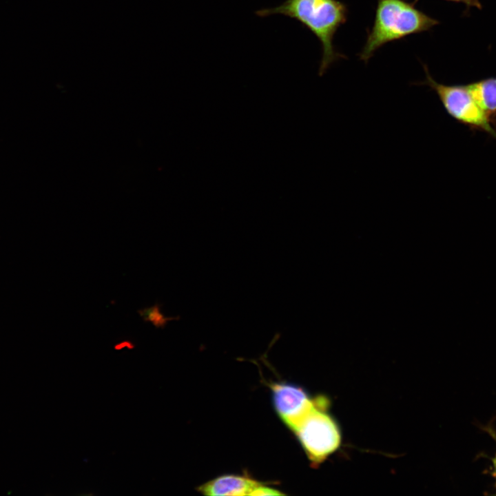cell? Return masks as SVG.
Masks as SVG:
<instances>
[{"instance_id":"cell-4","label":"cell","mask_w":496,"mask_h":496,"mask_svg":"<svg viewBox=\"0 0 496 496\" xmlns=\"http://www.w3.org/2000/svg\"><path fill=\"white\" fill-rule=\"evenodd\" d=\"M425 79L416 85H427L437 96L446 114L471 131L487 134L496 141V124L479 106L467 84L447 85L436 81L423 65Z\"/></svg>"},{"instance_id":"cell-3","label":"cell","mask_w":496,"mask_h":496,"mask_svg":"<svg viewBox=\"0 0 496 496\" xmlns=\"http://www.w3.org/2000/svg\"><path fill=\"white\" fill-rule=\"evenodd\" d=\"M330 407L329 397L316 396L313 408L293 432L313 466L323 463L342 444L341 427Z\"/></svg>"},{"instance_id":"cell-1","label":"cell","mask_w":496,"mask_h":496,"mask_svg":"<svg viewBox=\"0 0 496 496\" xmlns=\"http://www.w3.org/2000/svg\"><path fill=\"white\" fill-rule=\"evenodd\" d=\"M348 13L347 6L339 0H285L276 7L255 12L260 17L281 14L295 19L313 33L322 47L320 76L338 59H347L335 50L333 38L338 28L347 22Z\"/></svg>"},{"instance_id":"cell-10","label":"cell","mask_w":496,"mask_h":496,"mask_svg":"<svg viewBox=\"0 0 496 496\" xmlns=\"http://www.w3.org/2000/svg\"><path fill=\"white\" fill-rule=\"evenodd\" d=\"M483 429L486 431L495 441L496 442V431L495 428L492 426V425H487L484 426L483 427ZM491 461V474L492 476L494 477L495 483H494V487L496 490V452L495 455L490 458ZM496 494V492H495Z\"/></svg>"},{"instance_id":"cell-7","label":"cell","mask_w":496,"mask_h":496,"mask_svg":"<svg viewBox=\"0 0 496 496\" xmlns=\"http://www.w3.org/2000/svg\"><path fill=\"white\" fill-rule=\"evenodd\" d=\"M467 85L476 103L496 124V76L482 79Z\"/></svg>"},{"instance_id":"cell-11","label":"cell","mask_w":496,"mask_h":496,"mask_svg":"<svg viewBox=\"0 0 496 496\" xmlns=\"http://www.w3.org/2000/svg\"><path fill=\"white\" fill-rule=\"evenodd\" d=\"M419 0H414L413 2L415 3H416ZM444 1L463 3L466 6L467 10H468L470 8H472V7L476 8L479 10H481L482 8V5L479 0H444Z\"/></svg>"},{"instance_id":"cell-9","label":"cell","mask_w":496,"mask_h":496,"mask_svg":"<svg viewBox=\"0 0 496 496\" xmlns=\"http://www.w3.org/2000/svg\"><path fill=\"white\" fill-rule=\"evenodd\" d=\"M279 490L265 485L263 483L258 484L249 494L254 496H265V495H284Z\"/></svg>"},{"instance_id":"cell-6","label":"cell","mask_w":496,"mask_h":496,"mask_svg":"<svg viewBox=\"0 0 496 496\" xmlns=\"http://www.w3.org/2000/svg\"><path fill=\"white\" fill-rule=\"evenodd\" d=\"M261 482L247 475H220L199 486L197 490L205 495H249Z\"/></svg>"},{"instance_id":"cell-2","label":"cell","mask_w":496,"mask_h":496,"mask_svg":"<svg viewBox=\"0 0 496 496\" xmlns=\"http://www.w3.org/2000/svg\"><path fill=\"white\" fill-rule=\"evenodd\" d=\"M406 0H377L373 24L359 53L365 63L384 45L409 35L428 31L440 21Z\"/></svg>"},{"instance_id":"cell-8","label":"cell","mask_w":496,"mask_h":496,"mask_svg":"<svg viewBox=\"0 0 496 496\" xmlns=\"http://www.w3.org/2000/svg\"><path fill=\"white\" fill-rule=\"evenodd\" d=\"M161 304L156 303L149 307H145L138 310L139 316L142 318L145 322H150L156 329H164L167 322L174 320H178L180 316L166 317L161 313Z\"/></svg>"},{"instance_id":"cell-5","label":"cell","mask_w":496,"mask_h":496,"mask_svg":"<svg viewBox=\"0 0 496 496\" xmlns=\"http://www.w3.org/2000/svg\"><path fill=\"white\" fill-rule=\"evenodd\" d=\"M273 407L287 427L293 432L315 405L311 397L302 387L287 382L269 384Z\"/></svg>"}]
</instances>
